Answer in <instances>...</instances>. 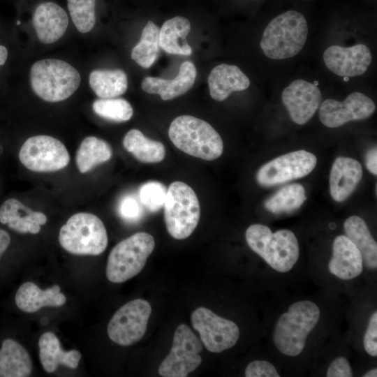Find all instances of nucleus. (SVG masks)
I'll use <instances>...</instances> for the list:
<instances>
[{"label":"nucleus","instance_id":"10","mask_svg":"<svg viewBox=\"0 0 377 377\" xmlns=\"http://www.w3.org/2000/svg\"><path fill=\"white\" fill-rule=\"evenodd\" d=\"M151 313L149 303L142 299L131 300L121 306L110 319L109 338L122 346L138 342L145 335Z\"/></svg>","mask_w":377,"mask_h":377},{"label":"nucleus","instance_id":"27","mask_svg":"<svg viewBox=\"0 0 377 377\" xmlns=\"http://www.w3.org/2000/svg\"><path fill=\"white\" fill-rule=\"evenodd\" d=\"M32 371L31 357L25 348L10 339L0 348V377H27Z\"/></svg>","mask_w":377,"mask_h":377},{"label":"nucleus","instance_id":"28","mask_svg":"<svg viewBox=\"0 0 377 377\" xmlns=\"http://www.w3.org/2000/svg\"><path fill=\"white\" fill-rule=\"evenodd\" d=\"M123 146L137 160L145 163H159L165 156V148L162 142L147 138L135 128L125 135Z\"/></svg>","mask_w":377,"mask_h":377},{"label":"nucleus","instance_id":"9","mask_svg":"<svg viewBox=\"0 0 377 377\" xmlns=\"http://www.w3.org/2000/svg\"><path fill=\"white\" fill-rule=\"evenodd\" d=\"M202 343L186 324L175 330L171 350L158 367L163 377H186L202 362Z\"/></svg>","mask_w":377,"mask_h":377},{"label":"nucleus","instance_id":"7","mask_svg":"<svg viewBox=\"0 0 377 377\" xmlns=\"http://www.w3.org/2000/svg\"><path fill=\"white\" fill-rule=\"evenodd\" d=\"M163 207L170 235L176 239L188 237L197 227L200 216L198 198L191 187L179 181L171 183Z\"/></svg>","mask_w":377,"mask_h":377},{"label":"nucleus","instance_id":"43","mask_svg":"<svg viewBox=\"0 0 377 377\" xmlns=\"http://www.w3.org/2000/svg\"><path fill=\"white\" fill-rule=\"evenodd\" d=\"M364 377H376L377 376V369L374 368L371 370L366 372L364 376Z\"/></svg>","mask_w":377,"mask_h":377},{"label":"nucleus","instance_id":"39","mask_svg":"<svg viewBox=\"0 0 377 377\" xmlns=\"http://www.w3.org/2000/svg\"><path fill=\"white\" fill-rule=\"evenodd\" d=\"M327 377H351L352 368L350 362L345 357H338L330 364L327 370Z\"/></svg>","mask_w":377,"mask_h":377},{"label":"nucleus","instance_id":"36","mask_svg":"<svg viewBox=\"0 0 377 377\" xmlns=\"http://www.w3.org/2000/svg\"><path fill=\"white\" fill-rule=\"evenodd\" d=\"M120 216L126 221H138L142 216V207L136 198L128 195L124 196L119 205Z\"/></svg>","mask_w":377,"mask_h":377},{"label":"nucleus","instance_id":"31","mask_svg":"<svg viewBox=\"0 0 377 377\" xmlns=\"http://www.w3.org/2000/svg\"><path fill=\"white\" fill-rule=\"evenodd\" d=\"M159 30L156 24L148 20L139 42L132 49L131 59L142 68L151 67L158 56Z\"/></svg>","mask_w":377,"mask_h":377},{"label":"nucleus","instance_id":"38","mask_svg":"<svg viewBox=\"0 0 377 377\" xmlns=\"http://www.w3.org/2000/svg\"><path fill=\"white\" fill-rule=\"evenodd\" d=\"M363 345L365 351L371 357L377 356V312L375 311L369 318L365 331Z\"/></svg>","mask_w":377,"mask_h":377},{"label":"nucleus","instance_id":"44","mask_svg":"<svg viewBox=\"0 0 377 377\" xmlns=\"http://www.w3.org/2000/svg\"><path fill=\"white\" fill-rule=\"evenodd\" d=\"M344 81H348L349 80L348 77H343Z\"/></svg>","mask_w":377,"mask_h":377},{"label":"nucleus","instance_id":"34","mask_svg":"<svg viewBox=\"0 0 377 377\" xmlns=\"http://www.w3.org/2000/svg\"><path fill=\"white\" fill-rule=\"evenodd\" d=\"M71 20L77 31H90L96 24V0H67Z\"/></svg>","mask_w":377,"mask_h":377},{"label":"nucleus","instance_id":"11","mask_svg":"<svg viewBox=\"0 0 377 377\" xmlns=\"http://www.w3.org/2000/svg\"><path fill=\"white\" fill-rule=\"evenodd\" d=\"M20 162L34 172H52L65 168L70 156L64 145L49 135L28 138L19 152Z\"/></svg>","mask_w":377,"mask_h":377},{"label":"nucleus","instance_id":"17","mask_svg":"<svg viewBox=\"0 0 377 377\" xmlns=\"http://www.w3.org/2000/svg\"><path fill=\"white\" fill-rule=\"evenodd\" d=\"M32 23L40 41L50 44L58 40L65 34L68 25V17L60 6L47 1L36 8Z\"/></svg>","mask_w":377,"mask_h":377},{"label":"nucleus","instance_id":"42","mask_svg":"<svg viewBox=\"0 0 377 377\" xmlns=\"http://www.w3.org/2000/svg\"><path fill=\"white\" fill-rule=\"evenodd\" d=\"M8 57V50L6 47L0 45V66L3 65Z\"/></svg>","mask_w":377,"mask_h":377},{"label":"nucleus","instance_id":"16","mask_svg":"<svg viewBox=\"0 0 377 377\" xmlns=\"http://www.w3.org/2000/svg\"><path fill=\"white\" fill-rule=\"evenodd\" d=\"M327 68L334 74L343 77H355L368 69L372 56L369 47L362 43L350 47L331 45L323 53Z\"/></svg>","mask_w":377,"mask_h":377},{"label":"nucleus","instance_id":"46","mask_svg":"<svg viewBox=\"0 0 377 377\" xmlns=\"http://www.w3.org/2000/svg\"><path fill=\"white\" fill-rule=\"evenodd\" d=\"M2 151V148L0 146V153Z\"/></svg>","mask_w":377,"mask_h":377},{"label":"nucleus","instance_id":"19","mask_svg":"<svg viewBox=\"0 0 377 377\" xmlns=\"http://www.w3.org/2000/svg\"><path fill=\"white\" fill-rule=\"evenodd\" d=\"M196 68L193 63L184 61L175 77L172 80L147 76L142 82L144 91L150 94H158L163 101L173 99L184 94L193 86L196 77Z\"/></svg>","mask_w":377,"mask_h":377},{"label":"nucleus","instance_id":"23","mask_svg":"<svg viewBox=\"0 0 377 377\" xmlns=\"http://www.w3.org/2000/svg\"><path fill=\"white\" fill-rule=\"evenodd\" d=\"M60 290L58 285L42 290L35 283L27 281L18 288L15 297V304L27 313L36 312L44 306H61L66 299Z\"/></svg>","mask_w":377,"mask_h":377},{"label":"nucleus","instance_id":"15","mask_svg":"<svg viewBox=\"0 0 377 377\" xmlns=\"http://www.w3.org/2000/svg\"><path fill=\"white\" fill-rule=\"evenodd\" d=\"M322 101L318 87L304 80H295L282 93V101L292 120L300 125L314 115Z\"/></svg>","mask_w":377,"mask_h":377},{"label":"nucleus","instance_id":"25","mask_svg":"<svg viewBox=\"0 0 377 377\" xmlns=\"http://www.w3.org/2000/svg\"><path fill=\"white\" fill-rule=\"evenodd\" d=\"M189 20L176 16L166 20L159 30V45L165 52L171 54L190 56L192 48L186 40L190 32Z\"/></svg>","mask_w":377,"mask_h":377},{"label":"nucleus","instance_id":"22","mask_svg":"<svg viewBox=\"0 0 377 377\" xmlns=\"http://www.w3.org/2000/svg\"><path fill=\"white\" fill-rule=\"evenodd\" d=\"M46 221L43 213L32 211L15 198L6 200L0 207V222L20 233L37 234Z\"/></svg>","mask_w":377,"mask_h":377},{"label":"nucleus","instance_id":"14","mask_svg":"<svg viewBox=\"0 0 377 377\" xmlns=\"http://www.w3.org/2000/svg\"><path fill=\"white\" fill-rule=\"evenodd\" d=\"M376 110L374 102L361 92H353L342 101L325 100L319 110L322 124L337 128L351 121L363 120L371 117Z\"/></svg>","mask_w":377,"mask_h":377},{"label":"nucleus","instance_id":"12","mask_svg":"<svg viewBox=\"0 0 377 377\" xmlns=\"http://www.w3.org/2000/svg\"><path fill=\"white\" fill-rule=\"evenodd\" d=\"M193 327L200 341L212 353H221L234 346L239 337V329L232 320L222 318L205 307L197 308L191 314Z\"/></svg>","mask_w":377,"mask_h":377},{"label":"nucleus","instance_id":"5","mask_svg":"<svg viewBox=\"0 0 377 377\" xmlns=\"http://www.w3.org/2000/svg\"><path fill=\"white\" fill-rule=\"evenodd\" d=\"M81 77L76 68L57 59H45L34 63L30 70V83L34 93L47 102H59L77 89Z\"/></svg>","mask_w":377,"mask_h":377},{"label":"nucleus","instance_id":"37","mask_svg":"<svg viewBox=\"0 0 377 377\" xmlns=\"http://www.w3.org/2000/svg\"><path fill=\"white\" fill-rule=\"evenodd\" d=\"M246 377H279L280 376L275 367L265 360H254L246 367Z\"/></svg>","mask_w":377,"mask_h":377},{"label":"nucleus","instance_id":"8","mask_svg":"<svg viewBox=\"0 0 377 377\" xmlns=\"http://www.w3.org/2000/svg\"><path fill=\"white\" fill-rule=\"evenodd\" d=\"M155 241L149 233L140 232L119 242L110 251L106 276L112 283H122L139 274L154 251Z\"/></svg>","mask_w":377,"mask_h":377},{"label":"nucleus","instance_id":"3","mask_svg":"<svg viewBox=\"0 0 377 377\" xmlns=\"http://www.w3.org/2000/svg\"><path fill=\"white\" fill-rule=\"evenodd\" d=\"M307 35L304 16L297 11L288 10L270 21L263 31L260 45L264 54L270 59H288L302 50Z\"/></svg>","mask_w":377,"mask_h":377},{"label":"nucleus","instance_id":"26","mask_svg":"<svg viewBox=\"0 0 377 377\" xmlns=\"http://www.w3.org/2000/svg\"><path fill=\"white\" fill-rule=\"evenodd\" d=\"M346 236L360 251L363 265L369 269L377 268V244L365 221L357 216L348 217L343 224Z\"/></svg>","mask_w":377,"mask_h":377},{"label":"nucleus","instance_id":"33","mask_svg":"<svg viewBox=\"0 0 377 377\" xmlns=\"http://www.w3.org/2000/svg\"><path fill=\"white\" fill-rule=\"evenodd\" d=\"M94 112L99 117L115 122L128 121L133 110L131 104L124 98H99L92 103Z\"/></svg>","mask_w":377,"mask_h":377},{"label":"nucleus","instance_id":"35","mask_svg":"<svg viewBox=\"0 0 377 377\" xmlns=\"http://www.w3.org/2000/svg\"><path fill=\"white\" fill-rule=\"evenodd\" d=\"M166 187L159 182L150 181L139 188L140 202L151 212L158 211L164 206L167 195Z\"/></svg>","mask_w":377,"mask_h":377},{"label":"nucleus","instance_id":"20","mask_svg":"<svg viewBox=\"0 0 377 377\" xmlns=\"http://www.w3.org/2000/svg\"><path fill=\"white\" fill-rule=\"evenodd\" d=\"M362 173V165L357 160L349 157H337L330 174L332 198L337 202L346 200L356 188Z\"/></svg>","mask_w":377,"mask_h":377},{"label":"nucleus","instance_id":"45","mask_svg":"<svg viewBox=\"0 0 377 377\" xmlns=\"http://www.w3.org/2000/svg\"><path fill=\"white\" fill-rule=\"evenodd\" d=\"M313 84L317 86L318 83V82L314 81V82Z\"/></svg>","mask_w":377,"mask_h":377},{"label":"nucleus","instance_id":"2","mask_svg":"<svg viewBox=\"0 0 377 377\" xmlns=\"http://www.w3.org/2000/svg\"><path fill=\"white\" fill-rule=\"evenodd\" d=\"M245 238L251 249L276 272L290 271L299 258L297 239L289 230L272 232L267 226L256 223L247 228Z\"/></svg>","mask_w":377,"mask_h":377},{"label":"nucleus","instance_id":"32","mask_svg":"<svg viewBox=\"0 0 377 377\" xmlns=\"http://www.w3.org/2000/svg\"><path fill=\"white\" fill-rule=\"evenodd\" d=\"M305 189L300 184L286 185L268 198L265 207L274 214L290 212L300 207L306 200Z\"/></svg>","mask_w":377,"mask_h":377},{"label":"nucleus","instance_id":"30","mask_svg":"<svg viewBox=\"0 0 377 377\" xmlns=\"http://www.w3.org/2000/svg\"><path fill=\"white\" fill-rule=\"evenodd\" d=\"M112 155V148L107 142L89 136L82 140L77 151L76 164L79 171L85 173L97 165L110 160Z\"/></svg>","mask_w":377,"mask_h":377},{"label":"nucleus","instance_id":"40","mask_svg":"<svg viewBox=\"0 0 377 377\" xmlns=\"http://www.w3.org/2000/svg\"><path fill=\"white\" fill-rule=\"evenodd\" d=\"M366 166L368 170L374 175H377V149L373 147L369 150L365 156Z\"/></svg>","mask_w":377,"mask_h":377},{"label":"nucleus","instance_id":"6","mask_svg":"<svg viewBox=\"0 0 377 377\" xmlns=\"http://www.w3.org/2000/svg\"><path fill=\"white\" fill-rule=\"evenodd\" d=\"M59 241L70 253L98 256L105 250L108 238L105 226L98 216L80 212L71 216L61 228Z\"/></svg>","mask_w":377,"mask_h":377},{"label":"nucleus","instance_id":"41","mask_svg":"<svg viewBox=\"0 0 377 377\" xmlns=\"http://www.w3.org/2000/svg\"><path fill=\"white\" fill-rule=\"evenodd\" d=\"M10 242V237L9 234L0 229V258L3 253L6 251Z\"/></svg>","mask_w":377,"mask_h":377},{"label":"nucleus","instance_id":"1","mask_svg":"<svg viewBox=\"0 0 377 377\" xmlns=\"http://www.w3.org/2000/svg\"><path fill=\"white\" fill-rule=\"evenodd\" d=\"M319 307L312 301L293 303L276 321L273 332V342L284 355L296 357L304 350L309 334L318 324Z\"/></svg>","mask_w":377,"mask_h":377},{"label":"nucleus","instance_id":"13","mask_svg":"<svg viewBox=\"0 0 377 377\" xmlns=\"http://www.w3.org/2000/svg\"><path fill=\"white\" fill-rule=\"evenodd\" d=\"M316 156L306 150L281 155L263 165L257 172L256 180L262 186L270 187L304 177L313 171Z\"/></svg>","mask_w":377,"mask_h":377},{"label":"nucleus","instance_id":"29","mask_svg":"<svg viewBox=\"0 0 377 377\" xmlns=\"http://www.w3.org/2000/svg\"><path fill=\"white\" fill-rule=\"evenodd\" d=\"M90 87L100 98H111L124 94L128 88L126 73L121 69L94 70L89 78Z\"/></svg>","mask_w":377,"mask_h":377},{"label":"nucleus","instance_id":"21","mask_svg":"<svg viewBox=\"0 0 377 377\" xmlns=\"http://www.w3.org/2000/svg\"><path fill=\"white\" fill-rule=\"evenodd\" d=\"M211 97L217 101L226 100L232 92L246 90L249 77L235 65L221 64L215 66L208 76Z\"/></svg>","mask_w":377,"mask_h":377},{"label":"nucleus","instance_id":"18","mask_svg":"<svg viewBox=\"0 0 377 377\" xmlns=\"http://www.w3.org/2000/svg\"><path fill=\"white\" fill-rule=\"evenodd\" d=\"M328 269L332 274L342 280L353 279L362 272V254L346 235H339L334 239Z\"/></svg>","mask_w":377,"mask_h":377},{"label":"nucleus","instance_id":"4","mask_svg":"<svg viewBox=\"0 0 377 377\" xmlns=\"http://www.w3.org/2000/svg\"><path fill=\"white\" fill-rule=\"evenodd\" d=\"M168 135L179 150L207 161L218 158L223 143L218 132L207 121L191 115H181L170 124Z\"/></svg>","mask_w":377,"mask_h":377},{"label":"nucleus","instance_id":"24","mask_svg":"<svg viewBox=\"0 0 377 377\" xmlns=\"http://www.w3.org/2000/svg\"><path fill=\"white\" fill-rule=\"evenodd\" d=\"M38 348L40 363L47 373L55 371L59 365L76 369L82 357L77 350H64L59 339L51 332L40 336Z\"/></svg>","mask_w":377,"mask_h":377}]
</instances>
